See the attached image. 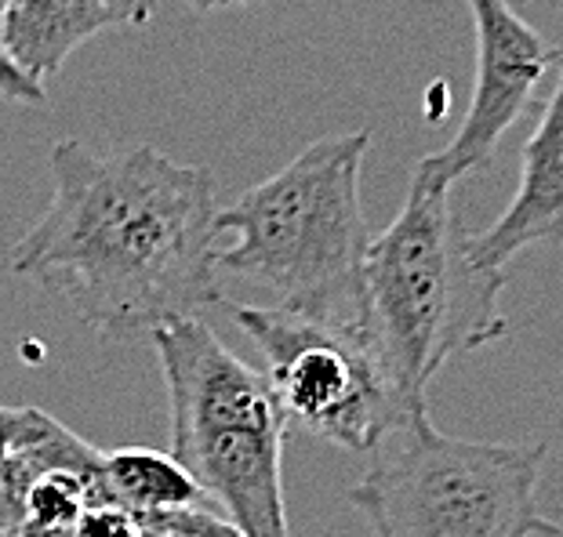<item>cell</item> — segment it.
<instances>
[{
  "mask_svg": "<svg viewBox=\"0 0 563 537\" xmlns=\"http://www.w3.org/2000/svg\"><path fill=\"white\" fill-rule=\"evenodd\" d=\"M266 360L287 425L331 447L371 455L429 407L411 400L353 320L291 313L280 305H225Z\"/></svg>",
  "mask_w": 563,
  "mask_h": 537,
  "instance_id": "8992f818",
  "label": "cell"
},
{
  "mask_svg": "<svg viewBox=\"0 0 563 537\" xmlns=\"http://www.w3.org/2000/svg\"><path fill=\"white\" fill-rule=\"evenodd\" d=\"M560 537H563V516H560Z\"/></svg>",
  "mask_w": 563,
  "mask_h": 537,
  "instance_id": "d6986e66",
  "label": "cell"
},
{
  "mask_svg": "<svg viewBox=\"0 0 563 537\" xmlns=\"http://www.w3.org/2000/svg\"><path fill=\"white\" fill-rule=\"evenodd\" d=\"M106 491L135 516H161V512H186V508H208V494L200 483L186 472V465L175 455L146 447H121L102 455Z\"/></svg>",
  "mask_w": 563,
  "mask_h": 537,
  "instance_id": "30bf717a",
  "label": "cell"
},
{
  "mask_svg": "<svg viewBox=\"0 0 563 537\" xmlns=\"http://www.w3.org/2000/svg\"><path fill=\"white\" fill-rule=\"evenodd\" d=\"M139 523H142V537H189L175 527L167 512H161V516H142Z\"/></svg>",
  "mask_w": 563,
  "mask_h": 537,
  "instance_id": "2e32d148",
  "label": "cell"
},
{
  "mask_svg": "<svg viewBox=\"0 0 563 537\" xmlns=\"http://www.w3.org/2000/svg\"><path fill=\"white\" fill-rule=\"evenodd\" d=\"M106 30L113 19L99 0H8L0 11V44L41 83Z\"/></svg>",
  "mask_w": 563,
  "mask_h": 537,
  "instance_id": "9c48e42d",
  "label": "cell"
},
{
  "mask_svg": "<svg viewBox=\"0 0 563 537\" xmlns=\"http://www.w3.org/2000/svg\"><path fill=\"white\" fill-rule=\"evenodd\" d=\"M74 537H142V523L135 512L106 501V505H91L84 512Z\"/></svg>",
  "mask_w": 563,
  "mask_h": 537,
  "instance_id": "8fae6325",
  "label": "cell"
},
{
  "mask_svg": "<svg viewBox=\"0 0 563 537\" xmlns=\"http://www.w3.org/2000/svg\"><path fill=\"white\" fill-rule=\"evenodd\" d=\"M172 400V455L244 537H287V414L269 378L200 316L150 334Z\"/></svg>",
  "mask_w": 563,
  "mask_h": 537,
  "instance_id": "277c9868",
  "label": "cell"
},
{
  "mask_svg": "<svg viewBox=\"0 0 563 537\" xmlns=\"http://www.w3.org/2000/svg\"><path fill=\"white\" fill-rule=\"evenodd\" d=\"M247 4H258V0H214V8H247Z\"/></svg>",
  "mask_w": 563,
  "mask_h": 537,
  "instance_id": "e0dca14e",
  "label": "cell"
},
{
  "mask_svg": "<svg viewBox=\"0 0 563 537\" xmlns=\"http://www.w3.org/2000/svg\"><path fill=\"white\" fill-rule=\"evenodd\" d=\"M509 272L470 255V230L451 208V182L415 164L404 208L386 233L371 236L364 261L361 327L411 400L454 356L506 338L498 298Z\"/></svg>",
  "mask_w": 563,
  "mask_h": 537,
  "instance_id": "7a4b0ae2",
  "label": "cell"
},
{
  "mask_svg": "<svg viewBox=\"0 0 563 537\" xmlns=\"http://www.w3.org/2000/svg\"><path fill=\"white\" fill-rule=\"evenodd\" d=\"M47 422H52V414H44L37 407H0V461L11 450L33 444L44 433Z\"/></svg>",
  "mask_w": 563,
  "mask_h": 537,
  "instance_id": "7c38bea8",
  "label": "cell"
},
{
  "mask_svg": "<svg viewBox=\"0 0 563 537\" xmlns=\"http://www.w3.org/2000/svg\"><path fill=\"white\" fill-rule=\"evenodd\" d=\"M52 204L8 266L63 298L106 342L150 338L222 305L219 204L203 164L157 146H52Z\"/></svg>",
  "mask_w": 563,
  "mask_h": 537,
  "instance_id": "6da1fadb",
  "label": "cell"
},
{
  "mask_svg": "<svg viewBox=\"0 0 563 537\" xmlns=\"http://www.w3.org/2000/svg\"><path fill=\"white\" fill-rule=\"evenodd\" d=\"M371 131L317 138L298 157L219 208L222 277L269 291L280 309L361 324L371 247L361 167Z\"/></svg>",
  "mask_w": 563,
  "mask_h": 537,
  "instance_id": "3957f363",
  "label": "cell"
},
{
  "mask_svg": "<svg viewBox=\"0 0 563 537\" xmlns=\"http://www.w3.org/2000/svg\"><path fill=\"white\" fill-rule=\"evenodd\" d=\"M531 4H545V0H531Z\"/></svg>",
  "mask_w": 563,
  "mask_h": 537,
  "instance_id": "44dd1931",
  "label": "cell"
},
{
  "mask_svg": "<svg viewBox=\"0 0 563 537\" xmlns=\"http://www.w3.org/2000/svg\"><path fill=\"white\" fill-rule=\"evenodd\" d=\"M4 4H8V0H0V11H4Z\"/></svg>",
  "mask_w": 563,
  "mask_h": 537,
  "instance_id": "ffe728a7",
  "label": "cell"
},
{
  "mask_svg": "<svg viewBox=\"0 0 563 537\" xmlns=\"http://www.w3.org/2000/svg\"><path fill=\"white\" fill-rule=\"evenodd\" d=\"M476 30V80L470 110L454 138L426 164L448 182L481 175L498 157V142L531 110L545 74L560 63L563 47H553L542 33L512 11L506 0H465Z\"/></svg>",
  "mask_w": 563,
  "mask_h": 537,
  "instance_id": "52a82bcc",
  "label": "cell"
},
{
  "mask_svg": "<svg viewBox=\"0 0 563 537\" xmlns=\"http://www.w3.org/2000/svg\"><path fill=\"white\" fill-rule=\"evenodd\" d=\"M0 99L19 102V105H44V83L33 80L15 58L8 55V47L0 44Z\"/></svg>",
  "mask_w": 563,
  "mask_h": 537,
  "instance_id": "4fadbf2b",
  "label": "cell"
},
{
  "mask_svg": "<svg viewBox=\"0 0 563 537\" xmlns=\"http://www.w3.org/2000/svg\"><path fill=\"white\" fill-rule=\"evenodd\" d=\"M563 240V55L560 77L542 116L523 142L520 186L509 208L484 233H470V255L484 269L509 272V261L531 247Z\"/></svg>",
  "mask_w": 563,
  "mask_h": 537,
  "instance_id": "ba28073f",
  "label": "cell"
},
{
  "mask_svg": "<svg viewBox=\"0 0 563 537\" xmlns=\"http://www.w3.org/2000/svg\"><path fill=\"white\" fill-rule=\"evenodd\" d=\"M189 4H194L197 11H208V8H214V0H189Z\"/></svg>",
  "mask_w": 563,
  "mask_h": 537,
  "instance_id": "ac0fdd59",
  "label": "cell"
},
{
  "mask_svg": "<svg viewBox=\"0 0 563 537\" xmlns=\"http://www.w3.org/2000/svg\"><path fill=\"white\" fill-rule=\"evenodd\" d=\"M549 447L448 436L429 411L378 447L353 508L375 537H560L538 512Z\"/></svg>",
  "mask_w": 563,
  "mask_h": 537,
  "instance_id": "5b68a950",
  "label": "cell"
},
{
  "mask_svg": "<svg viewBox=\"0 0 563 537\" xmlns=\"http://www.w3.org/2000/svg\"><path fill=\"white\" fill-rule=\"evenodd\" d=\"M172 523L189 537H244L241 530L233 527L230 519L214 516L208 508H186V512H167Z\"/></svg>",
  "mask_w": 563,
  "mask_h": 537,
  "instance_id": "5bb4252c",
  "label": "cell"
},
{
  "mask_svg": "<svg viewBox=\"0 0 563 537\" xmlns=\"http://www.w3.org/2000/svg\"><path fill=\"white\" fill-rule=\"evenodd\" d=\"M99 4L110 11L113 26H146L157 0H99Z\"/></svg>",
  "mask_w": 563,
  "mask_h": 537,
  "instance_id": "9a60e30c",
  "label": "cell"
}]
</instances>
